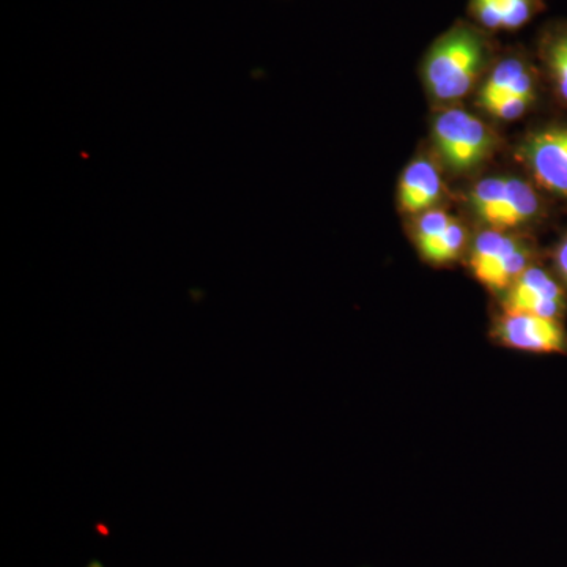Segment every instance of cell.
I'll use <instances>...</instances> for the list:
<instances>
[{
    "mask_svg": "<svg viewBox=\"0 0 567 567\" xmlns=\"http://www.w3.org/2000/svg\"><path fill=\"white\" fill-rule=\"evenodd\" d=\"M532 70L517 58L505 59L492 70L480 93V104L496 118L516 121L535 103Z\"/></svg>",
    "mask_w": 567,
    "mask_h": 567,
    "instance_id": "5",
    "label": "cell"
},
{
    "mask_svg": "<svg viewBox=\"0 0 567 567\" xmlns=\"http://www.w3.org/2000/svg\"><path fill=\"white\" fill-rule=\"evenodd\" d=\"M468 265L477 281L491 292L503 295L532 267L533 249L517 235L488 229L477 235Z\"/></svg>",
    "mask_w": 567,
    "mask_h": 567,
    "instance_id": "2",
    "label": "cell"
},
{
    "mask_svg": "<svg viewBox=\"0 0 567 567\" xmlns=\"http://www.w3.org/2000/svg\"><path fill=\"white\" fill-rule=\"evenodd\" d=\"M503 311L561 320L566 312V293L561 284L547 270L532 265L502 295Z\"/></svg>",
    "mask_w": 567,
    "mask_h": 567,
    "instance_id": "7",
    "label": "cell"
},
{
    "mask_svg": "<svg viewBox=\"0 0 567 567\" xmlns=\"http://www.w3.org/2000/svg\"><path fill=\"white\" fill-rule=\"evenodd\" d=\"M472 11L484 28L514 31L532 20L537 0H472Z\"/></svg>",
    "mask_w": 567,
    "mask_h": 567,
    "instance_id": "11",
    "label": "cell"
},
{
    "mask_svg": "<svg viewBox=\"0 0 567 567\" xmlns=\"http://www.w3.org/2000/svg\"><path fill=\"white\" fill-rule=\"evenodd\" d=\"M555 39L559 41V43L563 44V47L567 50V29H561V31L554 33Z\"/></svg>",
    "mask_w": 567,
    "mask_h": 567,
    "instance_id": "14",
    "label": "cell"
},
{
    "mask_svg": "<svg viewBox=\"0 0 567 567\" xmlns=\"http://www.w3.org/2000/svg\"><path fill=\"white\" fill-rule=\"evenodd\" d=\"M491 336L496 344L516 352L567 354V333L558 319L503 311Z\"/></svg>",
    "mask_w": 567,
    "mask_h": 567,
    "instance_id": "6",
    "label": "cell"
},
{
    "mask_svg": "<svg viewBox=\"0 0 567 567\" xmlns=\"http://www.w3.org/2000/svg\"><path fill=\"white\" fill-rule=\"evenodd\" d=\"M546 62L550 70L551 80L557 85L559 96L567 103V50L554 35L548 39L546 48Z\"/></svg>",
    "mask_w": 567,
    "mask_h": 567,
    "instance_id": "12",
    "label": "cell"
},
{
    "mask_svg": "<svg viewBox=\"0 0 567 567\" xmlns=\"http://www.w3.org/2000/svg\"><path fill=\"white\" fill-rule=\"evenodd\" d=\"M470 204L492 229H514L535 221L540 199L527 182L514 177L484 178L473 186Z\"/></svg>",
    "mask_w": 567,
    "mask_h": 567,
    "instance_id": "3",
    "label": "cell"
},
{
    "mask_svg": "<svg viewBox=\"0 0 567 567\" xmlns=\"http://www.w3.org/2000/svg\"><path fill=\"white\" fill-rule=\"evenodd\" d=\"M87 567H104L102 561L99 559H93V561L89 563Z\"/></svg>",
    "mask_w": 567,
    "mask_h": 567,
    "instance_id": "15",
    "label": "cell"
},
{
    "mask_svg": "<svg viewBox=\"0 0 567 567\" xmlns=\"http://www.w3.org/2000/svg\"><path fill=\"white\" fill-rule=\"evenodd\" d=\"M417 251L427 264L450 265L461 259L468 241L464 224L443 210L420 215L413 229Z\"/></svg>",
    "mask_w": 567,
    "mask_h": 567,
    "instance_id": "9",
    "label": "cell"
},
{
    "mask_svg": "<svg viewBox=\"0 0 567 567\" xmlns=\"http://www.w3.org/2000/svg\"><path fill=\"white\" fill-rule=\"evenodd\" d=\"M486 61V41L470 25H457L436 40L424 62L429 92L442 102L462 99Z\"/></svg>",
    "mask_w": 567,
    "mask_h": 567,
    "instance_id": "1",
    "label": "cell"
},
{
    "mask_svg": "<svg viewBox=\"0 0 567 567\" xmlns=\"http://www.w3.org/2000/svg\"><path fill=\"white\" fill-rule=\"evenodd\" d=\"M442 175L429 159H416L406 166L399 185V203L405 213L431 210L442 197Z\"/></svg>",
    "mask_w": 567,
    "mask_h": 567,
    "instance_id": "10",
    "label": "cell"
},
{
    "mask_svg": "<svg viewBox=\"0 0 567 567\" xmlns=\"http://www.w3.org/2000/svg\"><path fill=\"white\" fill-rule=\"evenodd\" d=\"M554 260L559 278H561L563 282L567 286V235L559 241L557 249H555Z\"/></svg>",
    "mask_w": 567,
    "mask_h": 567,
    "instance_id": "13",
    "label": "cell"
},
{
    "mask_svg": "<svg viewBox=\"0 0 567 567\" xmlns=\"http://www.w3.org/2000/svg\"><path fill=\"white\" fill-rule=\"evenodd\" d=\"M522 155L539 186L567 199V126H548L532 134Z\"/></svg>",
    "mask_w": 567,
    "mask_h": 567,
    "instance_id": "8",
    "label": "cell"
},
{
    "mask_svg": "<svg viewBox=\"0 0 567 567\" xmlns=\"http://www.w3.org/2000/svg\"><path fill=\"white\" fill-rule=\"evenodd\" d=\"M436 151L457 173L475 169L494 152L496 137L486 123L464 110H447L434 123Z\"/></svg>",
    "mask_w": 567,
    "mask_h": 567,
    "instance_id": "4",
    "label": "cell"
}]
</instances>
